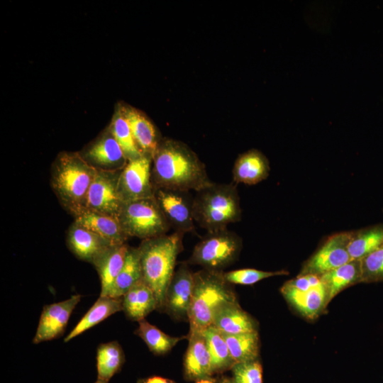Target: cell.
Here are the masks:
<instances>
[{
    "instance_id": "cell-1",
    "label": "cell",
    "mask_w": 383,
    "mask_h": 383,
    "mask_svg": "<svg viewBox=\"0 0 383 383\" xmlns=\"http://www.w3.org/2000/svg\"><path fill=\"white\" fill-rule=\"evenodd\" d=\"M151 175L155 189L197 192L212 182L196 154L169 138L162 139L152 157Z\"/></svg>"
},
{
    "instance_id": "cell-2",
    "label": "cell",
    "mask_w": 383,
    "mask_h": 383,
    "mask_svg": "<svg viewBox=\"0 0 383 383\" xmlns=\"http://www.w3.org/2000/svg\"><path fill=\"white\" fill-rule=\"evenodd\" d=\"M184 234L173 232L143 240L138 247L143 280L153 291L157 310L164 311L166 293L175 272L177 256L183 250Z\"/></svg>"
},
{
    "instance_id": "cell-3",
    "label": "cell",
    "mask_w": 383,
    "mask_h": 383,
    "mask_svg": "<svg viewBox=\"0 0 383 383\" xmlns=\"http://www.w3.org/2000/svg\"><path fill=\"white\" fill-rule=\"evenodd\" d=\"M96 173L79 152L60 153L51 168L50 184L62 207L74 218L86 211L88 192Z\"/></svg>"
},
{
    "instance_id": "cell-4",
    "label": "cell",
    "mask_w": 383,
    "mask_h": 383,
    "mask_svg": "<svg viewBox=\"0 0 383 383\" xmlns=\"http://www.w3.org/2000/svg\"><path fill=\"white\" fill-rule=\"evenodd\" d=\"M193 216L195 223L207 231L225 229L240 221L242 210L236 184L212 182L196 192Z\"/></svg>"
},
{
    "instance_id": "cell-5",
    "label": "cell",
    "mask_w": 383,
    "mask_h": 383,
    "mask_svg": "<svg viewBox=\"0 0 383 383\" xmlns=\"http://www.w3.org/2000/svg\"><path fill=\"white\" fill-rule=\"evenodd\" d=\"M236 301V294L223 271L202 269L194 272L188 334L202 332L212 325L214 313L221 305Z\"/></svg>"
},
{
    "instance_id": "cell-6",
    "label": "cell",
    "mask_w": 383,
    "mask_h": 383,
    "mask_svg": "<svg viewBox=\"0 0 383 383\" xmlns=\"http://www.w3.org/2000/svg\"><path fill=\"white\" fill-rule=\"evenodd\" d=\"M118 219L129 238L143 240L165 235L171 228L155 196L123 202Z\"/></svg>"
},
{
    "instance_id": "cell-7",
    "label": "cell",
    "mask_w": 383,
    "mask_h": 383,
    "mask_svg": "<svg viewBox=\"0 0 383 383\" xmlns=\"http://www.w3.org/2000/svg\"><path fill=\"white\" fill-rule=\"evenodd\" d=\"M242 247L241 238L228 228L207 231L196 244L186 263L222 271L236 261Z\"/></svg>"
},
{
    "instance_id": "cell-8",
    "label": "cell",
    "mask_w": 383,
    "mask_h": 383,
    "mask_svg": "<svg viewBox=\"0 0 383 383\" xmlns=\"http://www.w3.org/2000/svg\"><path fill=\"white\" fill-rule=\"evenodd\" d=\"M351 231H343L330 235L303 265L299 275L321 276L339 267L351 260L348 246Z\"/></svg>"
},
{
    "instance_id": "cell-9",
    "label": "cell",
    "mask_w": 383,
    "mask_h": 383,
    "mask_svg": "<svg viewBox=\"0 0 383 383\" xmlns=\"http://www.w3.org/2000/svg\"><path fill=\"white\" fill-rule=\"evenodd\" d=\"M121 172L96 170L87 194L86 211L118 218L123 203L118 190Z\"/></svg>"
},
{
    "instance_id": "cell-10",
    "label": "cell",
    "mask_w": 383,
    "mask_h": 383,
    "mask_svg": "<svg viewBox=\"0 0 383 383\" xmlns=\"http://www.w3.org/2000/svg\"><path fill=\"white\" fill-rule=\"evenodd\" d=\"M155 198L174 232L194 233V197L189 192L156 189Z\"/></svg>"
},
{
    "instance_id": "cell-11",
    "label": "cell",
    "mask_w": 383,
    "mask_h": 383,
    "mask_svg": "<svg viewBox=\"0 0 383 383\" xmlns=\"http://www.w3.org/2000/svg\"><path fill=\"white\" fill-rule=\"evenodd\" d=\"M151 169L152 157L147 155L128 162L120 173L118 183L123 202L155 196Z\"/></svg>"
},
{
    "instance_id": "cell-12",
    "label": "cell",
    "mask_w": 383,
    "mask_h": 383,
    "mask_svg": "<svg viewBox=\"0 0 383 383\" xmlns=\"http://www.w3.org/2000/svg\"><path fill=\"white\" fill-rule=\"evenodd\" d=\"M194 274L184 262L174 272L168 287L164 311L178 321H189L194 288Z\"/></svg>"
},
{
    "instance_id": "cell-13",
    "label": "cell",
    "mask_w": 383,
    "mask_h": 383,
    "mask_svg": "<svg viewBox=\"0 0 383 383\" xmlns=\"http://www.w3.org/2000/svg\"><path fill=\"white\" fill-rule=\"evenodd\" d=\"M81 298L80 294H74L66 300L45 305L33 338V343L38 344L60 337L65 332L70 316Z\"/></svg>"
},
{
    "instance_id": "cell-14",
    "label": "cell",
    "mask_w": 383,
    "mask_h": 383,
    "mask_svg": "<svg viewBox=\"0 0 383 383\" xmlns=\"http://www.w3.org/2000/svg\"><path fill=\"white\" fill-rule=\"evenodd\" d=\"M80 154L96 170L120 171L128 162L109 128Z\"/></svg>"
},
{
    "instance_id": "cell-15",
    "label": "cell",
    "mask_w": 383,
    "mask_h": 383,
    "mask_svg": "<svg viewBox=\"0 0 383 383\" xmlns=\"http://www.w3.org/2000/svg\"><path fill=\"white\" fill-rule=\"evenodd\" d=\"M189 344L184 360V377L197 381L211 377L213 374L206 338L202 332L187 335Z\"/></svg>"
},
{
    "instance_id": "cell-16",
    "label": "cell",
    "mask_w": 383,
    "mask_h": 383,
    "mask_svg": "<svg viewBox=\"0 0 383 383\" xmlns=\"http://www.w3.org/2000/svg\"><path fill=\"white\" fill-rule=\"evenodd\" d=\"M67 245L78 259L91 264L104 250L112 245L98 234L75 221L68 229Z\"/></svg>"
},
{
    "instance_id": "cell-17",
    "label": "cell",
    "mask_w": 383,
    "mask_h": 383,
    "mask_svg": "<svg viewBox=\"0 0 383 383\" xmlns=\"http://www.w3.org/2000/svg\"><path fill=\"white\" fill-rule=\"evenodd\" d=\"M281 292L295 311L306 318H317L326 309V294L323 285L301 291L284 284Z\"/></svg>"
},
{
    "instance_id": "cell-18",
    "label": "cell",
    "mask_w": 383,
    "mask_h": 383,
    "mask_svg": "<svg viewBox=\"0 0 383 383\" xmlns=\"http://www.w3.org/2000/svg\"><path fill=\"white\" fill-rule=\"evenodd\" d=\"M270 166L267 157L256 149L249 150L235 160L233 170V180L235 184L255 185L267 178Z\"/></svg>"
},
{
    "instance_id": "cell-19",
    "label": "cell",
    "mask_w": 383,
    "mask_h": 383,
    "mask_svg": "<svg viewBox=\"0 0 383 383\" xmlns=\"http://www.w3.org/2000/svg\"><path fill=\"white\" fill-rule=\"evenodd\" d=\"M212 326L225 334H240L257 331V323L238 304L224 303L216 311Z\"/></svg>"
},
{
    "instance_id": "cell-20",
    "label": "cell",
    "mask_w": 383,
    "mask_h": 383,
    "mask_svg": "<svg viewBox=\"0 0 383 383\" xmlns=\"http://www.w3.org/2000/svg\"><path fill=\"white\" fill-rule=\"evenodd\" d=\"M121 108L139 150L143 155L152 157L162 140L155 126L142 111L129 106Z\"/></svg>"
},
{
    "instance_id": "cell-21",
    "label": "cell",
    "mask_w": 383,
    "mask_h": 383,
    "mask_svg": "<svg viewBox=\"0 0 383 383\" xmlns=\"http://www.w3.org/2000/svg\"><path fill=\"white\" fill-rule=\"evenodd\" d=\"M129 246L112 245L104 250L93 262L101 281L100 296H109L113 282L121 270Z\"/></svg>"
},
{
    "instance_id": "cell-22",
    "label": "cell",
    "mask_w": 383,
    "mask_h": 383,
    "mask_svg": "<svg viewBox=\"0 0 383 383\" xmlns=\"http://www.w3.org/2000/svg\"><path fill=\"white\" fill-rule=\"evenodd\" d=\"M123 311L126 316L135 321L145 319L157 304L151 288L142 279L136 282L123 296Z\"/></svg>"
},
{
    "instance_id": "cell-23",
    "label": "cell",
    "mask_w": 383,
    "mask_h": 383,
    "mask_svg": "<svg viewBox=\"0 0 383 383\" xmlns=\"http://www.w3.org/2000/svg\"><path fill=\"white\" fill-rule=\"evenodd\" d=\"M74 221L112 245L125 244L129 238L116 217L86 211L75 217Z\"/></svg>"
},
{
    "instance_id": "cell-24",
    "label": "cell",
    "mask_w": 383,
    "mask_h": 383,
    "mask_svg": "<svg viewBox=\"0 0 383 383\" xmlns=\"http://www.w3.org/2000/svg\"><path fill=\"white\" fill-rule=\"evenodd\" d=\"M326 294V306L343 289L361 283L360 260H353L348 263L320 276Z\"/></svg>"
},
{
    "instance_id": "cell-25",
    "label": "cell",
    "mask_w": 383,
    "mask_h": 383,
    "mask_svg": "<svg viewBox=\"0 0 383 383\" xmlns=\"http://www.w3.org/2000/svg\"><path fill=\"white\" fill-rule=\"evenodd\" d=\"M123 311L122 297L100 296L78 323L65 338L67 343L84 331L100 323L115 313Z\"/></svg>"
},
{
    "instance_id": "cell-26",
    "label": "cell",
    "mask_w": 383,
    "mask_h": 383,
    "mask_svg": "<svg viewBox=\"0 0 383 383\" xmlns=\"http://www.w3.org/2000/svg\"><path fill=\"white\" fill-rule=\"evenodd\" d=\"M383 245V224L351 231L348 250L351 260H362Z\"/></svg>"
},
{
    "instance_id": "cell-27",
    "label": "cell",
    "mask_w": 383,
    "mask_h": 383,
    "mask_svg": "<svg viewBox=\"0 0 383 383\" xmlns=\"http://www.w3.org/2000/svg\"><path fill=\"white\" fill-rule=\"evenodd\" d=\"M97 379L109 382L125 362L124 352L118 341L101 343L96 350Z\"/></svg>"
},
{
    "instance_id": "cell-28",
    "label": "cell",
    "mask_w": 383,
    "mask_h": 383,
    "mask_svg": "<svg viewBox=\"0 0 383 383\" xmlns=\"http://www.w3.org/2000/svg\"><path fill=\"white\" fill-rule=\"evenodd\" d=\"M140 279L142 270L139 249L129 246L123 266L116 278L109 296L122 297Z\"/></svg>"
},
{
    "instance_id": "cell-29",
    "label": "cell",
    "mask_w": 383,
    "mask_h": 383,
    "mask_svg": "<svg viewBox=\"0 0 383 383\" xmlns=\"http://www.w3.org/2000/svg\"><path fill=\"white\" fill-rule=\"evenodd\" d=\"M202 333L211 356L213 374L231 369L235 362L222 333L212 325L204 329Z\"/></svg>"
},
{
    "instance_id": "cell-30",
    "label": "cell",
    "mask_w": 383,
    "mask_h": 383,
    "mask_svg": "<svg viewBox=\"0 0 383 383\" xmlns=\"http://www.w3.org/2000/svg\"><path fill=\"white\" fill-rule=\"evenodd\" d=\"M222 334L235 364L258 359L260 351L258 331L235 335L223 333Z\"/></svg>"
},
{
    "instance_id": "cell-31",
    "label": "cell",
    "mask_w": 383,
    "mask_h": 383,
    "mask_svg": "<svg viewBox=\"0 0 383 383\" xmlns=\"http://www.w3.org/2000/svg\"><path fill=\"white\" fill-rule=\"evenodd\" d=\"M135 333L145 342L150 352L157 355L170 352L178 342L187 338V336H170L150 324L145 318L138 321Z\"/></svg>"
},
{
    "instance_id": "cell-32",
    "label": "cell",
    "mask_w": 383,
    "mask_h": 383,
    "mask_svg": "<svg viewBox=\"0 0 383 383\" xmlns=\"http://www.w3.org/2000/svg\"><path fill=\"white\" fill-rule=\"evenodd\" d=\"M109 128L123 150L128 161L138 159L143 155L135 143L129 123L121 106L115 111Z\"/></svg>"
},
{
    "instance_id": "cell-33",
    "label": "cell",
    "mask_w": 383,
    "mask_h": 383,
    "mask_svg": "<svg viewBox=\"0 0 383 383\" xmlns=\"http://www.w3.org/2000/svg\"><path fill=\"white\" fill-rule=\"evenodd\" d=\"M284 270L264 271L252 268H244L223 272L226 280L231 284L251 285L272 277L287 275Z\"/></svg>"
},
{
    "instance_id": "cell-34",
    "label": "cell",
    "mask_w": 383,
    "mask_h": 383,
    "mask_svg": "<svg viewBox=\"0 0 383 383\" xmlns=\"http://www.w3.org/2000/svg\"><path fill=\"white\" fill-rule=\"evenodd\" d=\"M361 261V283H372L383 281V245Z\"/></svg>"
},
{
    "instance_id": "cell-35",
    "label": "cell",
    "mask_w": 383,
    "mask_h": 383,
    "mask_svg": "<svg viewBox=\"0 0 383 383\" xmlns=\"http://www.w3.org/2000/svg\"><path fill=\"white\" fill-rule=\"evenodd\" d=\"M231 370L234 383H262V367L258 359L235 363Z\"/></svg>"
},
{
    "instance_id": "cell-36",
    "label": "cell",
    "mask_w": 383,
    "mask_h": 383,
    "mask_svg": "<svg viewBox=\"0 0 383 383\" xmlns=\"http://www.w3.org/2000/svg\"><path fill=\"white\" fill-rule=\"evenodd\" d=\"M284 284L301 291H306L311 288L306 275H298L296 278L290 279Z\"/></svg>"
},
{
    "instance_id": "cell-37",
    "label": "cell",
    "mask_w": 383,
    "mask_h": 383,
    "mask_svg": "<svg viewBox=\"0 0 383 383\" xmlns=\"http://www.w3.org/2000/svg\"><path fill=\"white\" fill-rule=\"evenodd\" d=\"M138 383H175L174 381L160 377V376H151L144 379H140Z\"/></svg>"
},
{
    "instance_id": "cell-38",
    "label": "cell",
    "mask_w": 383,
    "mask_h": 383,
    "mask_svg": "<svg viewBox=\"0 0 383 383\" xmlns=\"http://www.w3.org/2000/svg\"><path fill=\"white\" fill-rule=\"evenodd\" d=\"M195 383H216V381L213 377H208L205 379H201L195 382Z\"/></svg>"
},
{
    "instance_id": "cell-39",
    "label": "cell",
    "mask_w": 383,
    "mask_h": 383,
    "mask_svg": "<svg viewBox=\"0 0 383 383\" xmlns=\"http://www.w3.org/2000/svg\"><path fill=\"white\" fill-rule=\"evenodd\" d=\"M216 383H234L233 380L230 378L223 377Z\"/></svg>"
},
{
    "instance_id": "cell-40",
    "label": "cell",
    "mask_w": 383,
    "mask_h": 383,
    "mask_svg": "<svg viewBox=\"0 0 383 383\" xmlns=\"http://www.w3.org/2000/svg\"><path fill=\"white\" fill-rule=\"evenodd\" d=\"M94 383H108V382L106 381L97 379V380Z\"/></svg>"
}]
</instances>
